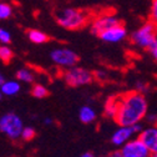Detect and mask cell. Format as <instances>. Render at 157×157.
<instances>
[{
  "mask_svg": "<svg viewBox=\"0 0 157 157\" xmlns=\"http://www.w3.org/2000/svg\"><path fill=\"white\" fill-rule=\"evenodd\" d=\"M148 104L146 96L139 91H128L119 96V107L113 121L119 126H133L144 122Z\"/></svg>",
  "mask_w": 157,
  "mask_h": 157,
  "instance_id": "obj_1",
  "label": "cell"
},
{
  "mask_svg": "<svg viewBox=\"0 0 157 157\" xmlns=\"http://www.w3.org/2000/svg\"><path fill=\"white\" fill-rule=\"evenodd\" d=\"M56 23L65 30H81L86 26H89V23L91 20V14L84 9L72 8V6H65L57 9L54 14Z\"/></svg>",
  "mask_w": 157,
  "mask_h": 157,
  "instance_id": "obj_2",
  "label": "cell"
},
{
  "mask_svg": "<svg viewBox=\"0 0 157 157\" xmlns=\"http://www.w3.org/2000/svg\"><path fill=\"white\" fill-rule=\"evenodd\" d=\"M157 40V25L150 20L140 25L131 35L130 41L132 45L141 50H148V48Z\"/></svg>",
  "mask_w": 157,
  "mask_h": 157,
  "instance_id": "obj_3",
  "label": "cell"
},
{
  "mask_svg": "<svg viewBox=\"0 0 157 157\" xmlns=\"http://www.w3.org/2000/svg\"><path fill=\"white\" fill-rule=\"evenodd\" d=\"M63 78L70 87H81L86 86L92 82L94 80V74L89 71L85 67L81 66H72L63 72Z\"/></svg>",
  "mask_w": 157,
  "mask_h": 157,
  "instance_id": "obj_4",
  "label": "cell"
},
{
  "mask_svg": "<svg viewBox=\"0 0 157 157\" xmlns=\"http://www.w3.org/2000/svg\"><path fill=\"white\" fill-rule=\"evenodd\" d=\"M23 128L24 122L19 115L14 112H8L0 117V132L8 136L10 140L20 139Z\"/></svg>",
  "mask_w": 157,
  "mask_h": 157,
  "instance_id": "obj_5",
  "label": "cell"
},
{
  "mask_svg": "<svg viewBox=\"0 0 157 157\" xmlns=\"http://www.w3.org/2000/svg\"><path fill=\"white\" fill-rule=\"evenodd\" d=\"M121 24V20L115 13L111 11H102L99 14H95L91 16V20L89 23V28L91 30V33L96 36H99V34H101L102 31H105L106 29Z\"/></svg>",
  "mask_w": 157,
  "mask_h": 157,
  "instance_id": "obj_6",
  "label": "cell"
},
{
  "mask_svg": "<svg viewBox=\"0 0 157 157\" xmlns=\"http://www.w3.org/2000/svg\"><path fill=\"white\" fill-rule=\"evenodd\" d=\"M50 59L56 66L61 67L64 70L76 66L78 60H80L78 55L69 48H56V49L51 50Z\"/></svg>",
  "mask_w": 157,
  "mask_h": 157,
  "instance_id": "obj_7",
  "label": "cell"
},
{
  "mask_svg": "<svg viewBox=\"0 0 157 157\" xmlns=\"http://www.w3.org/2000/svg\"><path fill=\"white\" fill-rule=\"evenodd\" d=\"M119 152L121 153L122 157H150L151 156V151L145 146V144L137 136L131 139L124 146H121Z\"/></svg>",
  "mask_w": 157,
  "mask_h": 157,
  "instance_id": "obj_8",
  "label": "cell"
},
{
  "mask_svg": "<svg viewBox=\"0 0 157 157\" xmlns=\"http://www.w3.org/2000/svg\"><path fill=\"white\" fill-rule=\"evenodd\" d=\"M127 36V30L124 26V24H117L113 25L109 29H106L105 31H102L101 34H99V37L102 41L109 43V44H117L124 41Z\"/></svg>",
  "mask_w": 157,
  "mask_h": 157,
  "instance_id": "obj_9",
  "label": "cell"
},
{
  "mask_svg": "<svg viewBox=\"0 0 157 157\" xmlns=\"http://www.w3.org/2000/svg\"><path fill=\"white\" fill-rule=\"evenodd\" d=\"M136 136L137 132L133 126H119L111 136V142L116 147H121Z\"/></svg>",
  "mask_w": 157,
  "mask_h": 157,
  "instance_id": "obj_10",
  "label": "cell"
},
{
  "mask_svg": "<svg viewBox=\"0 0 157 157\" xmlns=\"http://www.w3.org/2000/svg\"><path fill=\"white\" fill-rule=\"evenodd\" d=\"M137 137L145 144V146L151 151V153L157 152V126H144Z\"/></svg>",
  "mask_w": 157,
  "mask_h": 157,
  "instance_id": "obj_11",
  "label": "cell"
},
{
  "mask_svg": "<svg viewBox=\"0 0 157 157\" xmlns=\"http://www.w3.org/2000/svg\"><path fill=\"white\" fill-rule=\"evenodd\" d=\"M21 90V84L19 80H5L3 85L0 86V91H2L3 96H15L20 92Z\"/></svg>",
  "mask_w": 157,
  "mask_h": 157,
  "instance_id": "obj_12",
  "label": "cell"
},
{
  "mask_svg": "<svg viewBox=\"0 0 157 157\" xmlns=\"http://www.w3.org/2000/svg\"><path fill=\"white\" fill-rule=\"evenodd\" d=\"M117 107H119V96L109 97L104 105V116L113 120L117 113Z\"/></svg>",
  "mask_w": 157,
  "mask_h": 157,
  "instance_id": "obj_13",
  "label": "cell"
},
{
  "mask_svg": "<svg viewBox=\"0 0 157 157\" xmlns=\"http://www.w3.org/2000/svg\"><path fill=\"white\" fill-rule=\"evenodd\" d=\"M96 111L90 106V105H84L80 111H78V119H80V121L82 124H92L94 121H96Z\"/></svg>",
  "mask_w": 157,
  "mask_h": 157,
  "instance_id": "obj_14",
  "label": "cell"
},
{
  "mask_svg": "<svg viewBox=\"0 0 157 157\" xmlns=\"http://www.w3.org/2000/svg\"><path fill=\"white\" fill-rule=\"evenodd\" d=\"M26 35H28L29 40L36 45H41V44H45L49 41V36L44 31L37 30V29H29L26 31Z\"/></svg>",
  "mask_w": 157,
  "mask_h": 157,
  "instance_id": "obj_15",
  "label": "cell"
},
{
  "mask_svg": "<svg viewBox=\"0 0 157 157\" xmlns=\"http://www.w3.org/2000/svg\"><path fill=\"white\" fill-rule=\"evenodd\" d=\"M16 78L20 82H25V84H31L35 80V74L29 69V67H23L19 69L16 71Z\"/></svg>",
  "mask_w": 157,
  "mask_h": 157,
  "instance_id": "obj_16",
  "label": "cell"
},
{
  "mask_svg": "<svg viewBox=\"0 0 157 157\" xmlns=\"http://www.w3.org/2000/svg\"><path fill=\"white\" fill-rule=\"evenodd\" d=\"M13 13H14L13 5L6 3V2H2V0H0V21L10 19Z\"/></svg>",
  "mask_w": 157,
  "mask_h": 157,
  "instance_id": "obj_17",
  "label": "cell"
},
{
  "mask_svg": "<svg viewBox=\"0 0 157 157\" xmlns=\"http://www.w3.org/2000/svg\"><path fill=\"white\" fill-rule=\"evenodd\" d=\"M31 95L35 99H45L49 95V89L43 84H35L31 89Z\"/></svg>",
  "mask_w": 157,
  "mask_h": 157,
  "instance_id": "obj_18",
  "label": "cell"
},
{
  "mask_svg": "<svg viewBox=\"0 0 157 157\" xmlns=\"http://www.w3.org/2000/svg\"><path fill=\"white\" fill-rule=\"evenodd\" d=\"M13 57H14V52L9 48V45L0 44V60L5 64H8L13 60Z\"/></svg>",
  "mask_w": 157,
  "mask_h": 157,
  "instance_id": "obj_19",
  "label": "cell"
},
{
  "mask_svg": "<svg viewBox=\"0 0 157 157\" xmlns=\"http://www.w3.org/2000/svg\"><path fill=\"white\" fill-rule=\"evenodd\" d=\"M36 136V131L30 127V126H24L23 131H21V135H20V139L23 141H31L34 140V137Z\"/></svg>",
  "mask_w": 157,
  "mask_h": 157,
  "instance_id": "obj_20",
  "label": "cell"
},
{
  "mask_svg": "<svg viewBox=\"0 0 157 157\" xmlns=\"http://www.w3.org/2000/svg\"><path fill=\"white\" fill-rule=\"evenodd\" d=\"M148 20L157 25V0H151L150 11H148Z\"/></svg>",
  "mask_w": 157,
  "mask_h": 157,
  "instance_id": "obj_21",
  "label": "cell"
},
{
  "mask_svg": "<svg viewBox=\"0 0 157 157\" xmlns=\"http://www.w3.org/2000/svg\"><path fill=\"white\" fill-rule=\"evenodd\" d=\"M11 43V34L6 29L0 28V44L9 45Z\"/></svg>",
  "mask_w": 157,
  "mask_h": 157,
  "instance_id": "obj_22",
  "label": "cell"
},
{
  "mask_svg": "<svg viewBox=\"0 0 157 157\" xmlns=\"http://www.w3.org/2000/svg\"><path fill=\"white\" fill-rule=\"evenodd\" d=\"M94 78L100 82H105L109 80V74H107V71H104V70H97L94 74Z\"/></svg>",
  "mask_w": 157,
  "mask_h": 157,
  "instance_id": "obj_23",
  "label": "cell"
},
{
  "mask_svg": "<svg viewBox=\"0 0 157 157\" xmlns=\"http://www.w3.org/2000/svg\"><path fill=\"white\" fill-rule=\"evenodd\" d=\"M144 121L148 125V126H157V113H148L145 116Z\"/></svg>",
  "mask_w": 157,
  "mask_h": 157,
  "instance_id": "obj_24",
  "label": "cell"
},
{
  "mask_svg": "<svg viewBox=\"0 0 157 157\" xmlns=\"http://www.w3.org/2000/svg\"><path fill=\"white\" fill-rule=\"evenodd\" d=\"M135 86H136V91H139V92H141L144 95H146V92L150 90V85L147 82H145V81H137Z\"/></svg>",
  "mask_w": 157,
  "mask_h": 157,
  "instance_id": "obj_25",
  "label": "cell"
},
{
  "mask_svg": "<svg viewBox=\"0 0 157 157\" xmlns=\"http://www.w3.org/2000/svg\"><path fill=\"white\" fill-rule=\"evenodd\" d=\"M148 52H150V55L153 57V60H156L157 61V40L148 48V50H147Z\"/></svg>",
  "mask_w": 157,
  "mask_h": 157,
  "instance_id": "obj_26",
  "label": "cell"
},
{
  "mask_svg": "<svg viewBox=\"0 0 157 157\" xmlns=\"http://www.w3.org/2000/svg\"><path fill=\"white\" fill-rule=\"evenodd\" d=\"M44 124L45 125H52L54 124V120L51 119V117H46V119L44 120Z\"/></svg>",
  "mask_w": 157,
  "mask_h": 157,
  "instance_id": "obj_27",
  "label": "cell"
},
{
  "mask_svg": "<svg viewBox=\"0 0 157 157\" xmlns=\"http://www.w3.org/2000/svg\"><path fill=\"white\" fill-rule=\"evenodd\" d=\"M109 157H122V156H121V153H120L119 151H116V152L110 153V155H109Z\"/></svg>",
  "mask_w": 157,
  "mask_h": 157,
  "instance_id": "obj_28",
  "label": "cell"
},
{
  "mask_svg": "<svg viewBox=\"0 0 157 157\" xmlns=\"http://www.w3.org/2000/svg\"><path fill=\"white\" fill-rule=\"evenodd\" d=\"M80 157H95V155L91 153V152H85V153H82Z\"/></svg>",
  "mask_w": 157,
  "mask_h": 157,
  "instance_id": "obj_29",
  "label": "cell"
},
{
  "mask_svg": "<svg viewBox=\"0 0 157 157\" xmlns=\"http://www.w3.org/2000/svg\"><path fill=\"white\" fill-rule=\"evenodd\" d=\"M5 81V77H4V75L2 74V72H0V86H2L3 85V82Z\"/></svg>",
  "mask_w": 157,
  "mask_h": 157,
  "instance_id": "obj_30",
  "label": "cell"
},
{
  "mask_svg": "<svg viewBox=\"0 0 157 157\" xmlns=\"http://www.w3.org/2000/svg\"><path fill=\"white\" fill-rule=\"evenodd\" d=\"M150 157H157V152H153V153H151V156Z\"/></svg>",
  "mask_w": 157,
  "mask_h": 157,
  "instance_id": "obj_31",
  "label": "cell"
},
{
  "mask_svg": "<svg viewBox=\"0 0 157 157\" xmlns=\"http://www.w3.org/2000/svg\"><path fill=\"white\" fill-rule=\"evenodd\" d=\"M2 97H3V94H2V91H0V100H2Z\"/></svg>",
  "mask_w": 157,
  "mask_h": 157,
  "instance_id": "obj_32",
  "label": "cell"
},
{
  "mask_svg": "<svg viewBox=\"0 0 157 157\" xmlns=\"http://www.w3.org/2000/svg\"><path fill=\"white\" fill-rule=\"evenodd\" d=\"M104 157H109V156H104Z\"/></svg>",
  "mask_w": 157,
  "mask_h": 157,
  "instance_id": "obj_33",
  "label": "cell"
}]
</instances>
